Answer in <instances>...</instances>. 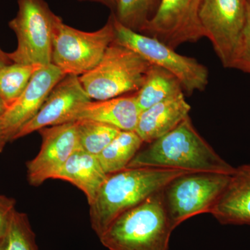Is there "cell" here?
Wrapping results in <instances>:
<instances>
[{
	"instance_id": "obj_3",
	"label": "cell",
	"mask_w": 250,
	"mask_h": 250,
	"mask_svg": "<svg viewBox=\"0 0 250 250\" xmlns=\"http://www.w3.org/2000/svg\"><path fill=\"white\" fill-rule=\"evenodd\" d=\"M162 191L119 215L99 237L102 244L109 250H168L174 228Z\"/></svg>"
},
{
	"instance_id": "obj_10",
	"label": "cell",
	"mask_w": 250,
	"mask_h": 250,
	"mask_svg": "<svg viewBox=\"0 0 250 250\" xmlns=\"http://www.w3.org/2000/svg\"><path fill=\"white\" fill-rule=\"evenodd\" d=\"M202 0H161L159 8L141 34L175 49L205 37L199 14Z\"/></svg>"
},
{
	"instance_id": "obj_1",
	"label": "cell",
	"mask_w": 250,
	"mask_h": 250,
	"mask_svg": "<svg viewBox=\"0 0 250 250\" xmlns=\"http://www.w3.org/2000/svg\"><path fill=\"white\" fill-rule=\"evenodd\" d=\"M127 167H156L227 174H232L235 170V167L224 160L199 134L190 116L167 134L141 147Z\"/></svg>"
},
{
	"instance_id": "obj_24",
	"label": "cell",
	"mask_w": 250,
	"mask_h": 250,
	"mask_svg": "<svg viewBox=\"0 0 250 250\" xmlns=\"http://www.w3.org/2000/svg\"><path fill=\"white\" fill-rule=\"evenodd\" d=\"M229 68L241 70L250 74V4H248L246 25L234 53L233 54Z\"/></svg>"
},
{
	"instance_id": "obj_17",
	"label": "cell",
	"mask_w": 250,
	"mask_h": 250,
	"mask_svg": "<svg viewBox=\"0 0 250 250\" xmlns=\"http://www.w3.org/2000/svg\"><path fill=\"white\" fill-rule=\"evenodd\" d=\"M107 175L98 156L80 149L69 158L53 179H61L73 184L85 194L88 205H90Z\"/></svg>"
},
{
	"instance_id": "obj_23",
	"label": "cell",
	"mask_w": 250,
	"mask_h": 250,
	"mask_svg": "<svg viewBox=\"0 0 250 250\" xmlns=\"http://www.w3.org/2000/svg\"><path fill=\"white\" fill-rule=\"evenodd\" d=\"M0 250H39L26 213L14 212L7 232L0 242Z\"/></svg>"
},
{
	"instance_id": "obj_22",
	"label": "cell",
	"mask_w": 250,
	"mask_h": 250,
	"mask_svg": "<svg viewBox=\"0 0 250 250\" xmlns=\"http://www.w3.org/2000/svg\"><path fill=\"white\" fill-rule=\"evenodd\" d=\"M75 122L78 130L81 149L95 156L103 152L121 131L111 125L98 122Z\"/></svg>"
},
{
	"instance_id": "obj_12",
	"label": "cell",
	"mask_w": 250,
	"mask_h": 250,
	"mask_svg": "<svg viewBox=\"0 0 250 250\" xmlns=\"http://www.w3.org/2000/svg\"><path fill=\"white\" fill-rule=\"evenodd\" d=\"M91 101L77 75H66L55 85L42 107L32 119L23 125L12 141L42 128L71 122L75 112Z\"/></svg>"
},
{
	"instance_id": "obj_20",
	"label": "cell",
	"mask_w": 250,
	"mask_h": 250,
	"mask_svg": "<svg viewBox=\"0 0 250 250\" xmlns=\"http://www.w3.org/2000/svg\"><path fill=\"white\" fill-rule=\"evenodd\" d=\"M161 0H117L113 14L125 27L142 33L156 14Z\"/></svg>"
},
{
	"instance_id": "obj_18",
	"label": "cell",
	"mask_w": 250,
	"mask_h": 250,
	"mask_svg": "<svg viewBox=\"0 0 250 250\" xmlns=\"http://www.w3.org/2000/svg\"><path fill=\"white\" fill-rule=\"evenodd\" d=\"M182 93L183 88L177 77L162 67L151 65L142 86L136 93V102L141 112Z\"/></svg>"
},
{
	"instance_id": "obj_11",
	"label": "cell",
	"mask_w": 250,
	"mask_h": 250,
	"mask_svg": "<svg viewBox=\"0 0 250 250\" xmlns=\"http://www.w3.org/2000/svg\"><path fill=\"white\" fill-rule=\"evenodd\" d=\"M40 152L27 163V179L39 187L54 175L75 152L81 149L76 122L47 126L39 130Z\"/></svg>"
},
{
	"instance_id": "obj_16",
	"label": "cell",
	"mask_w": 250,
	"mask_h": 250,
	"mask_svg": "<svg viewBox=\"0 0 250 250\" xmlns=\"http://www.w3.org/2000/svg\"><path fill=\"white\" fill-rule=\"evenodd\" d=\"M190 109L185 94H181L141 111L135 131L146 144L152 142L178 126Z\"/></svg>"
},
{
	"instance_id": "obj_27",
	"label": "cell",
	"mask_w": 250,
	"mask_h": 250,
	"mask_svg": "<svg viewBox=\"0 0 250 250\" xmlns=\"http://www.w3.org/2000/svg\"><path fill=\"white\" fill-rule=\"evenodd\" d=\"M82 1H91V2L100 3L111 8L113 11H114L115 7H116V0H80Z\"/></svg>"
},
{
	"instance_id": "obj_6",
	"label": "cell",
	"mask_w": 250,
	"mask_h": 250,
	"mask_svg": "<svg viewBox=\"0 0 250 250\" xmlns=\"http://www.w3.org/2000/svg\"><path fill=\"white\" fill-rule=\"evenodd\" d=\"M16 17L9 21L18 39L14 52L8 53L11 62L25 65L52 64L54 27L58 16L45 0H18Z\"/></svg>"
},
{
	"instance_id": "obj_9",
	"label": "cell",
	"mask_w": 250,
	"mask_h": 250,
	"mask_svg": "<svg viewBox=\"0 0 250 250\" xmlns=\"http://www.w3.org/2000/svg\"><path fill=\"white\" fill-rule=\"evenodd\" d=\"M249 0H202L200 23L224 67L229 68L246 25Z\"/></svg>"
},
{
	"instance_id": "obj_28",
	"label": "cell",
	"mask_w": 250,
	"mask_h": 250,
	"mask_svg": "<svg viewBox=\"0 0 250 250\" xmlns=\"http://www.w3.org/2000/svg\"><path fill=\"white\" fill-rule=\"evenodd\" d=\"M12 63L8 57V53L5 52L0 47V67L4 66L6 65Z\"/></svg>"
},
{
	"instance_id": "obj_5",
	"label": "cell",
	"mask_w": 250,
	"mask_h": 250,
	"mask_svg": "<svg viewBox=\"0 0 250 250\" xmlns=\"http://www.w3.org/2000/svg\"><path fill=\"white\" fill-rule=\"evenodd\" d=\"M115 39L113 13L101 29L92 32L70 27L59 17L54 27L52 63L65 75L80 77L98 65Z\"/></svg>"
},
{
	"instance_id": "obj_13",
	"label": "cell",
	"mask_w": 250,
	"mask_h": 250,
	"mask_svg": "<svg viewBox=\"0 0 250 250\" xmlns=\"http://www.w3.org/2000/svg\"><path fill=\"white\" fill-rule=\"evenodd\" d=\"M65 76L52 63L42 66L34 74L22 95L1 118L11 141L23 125L37 114L49 93Z\"/></svg>"
},
{
	"instance_id": "obj_15",
	"label": "cell",
	"mask_w": 250,
	"mask_h": 250,
	"mask_svg": "<svg viewBox=\"0 0 250 250\" xmlns=\"http://www.w3.org/2000/svg\"><path fill=\"white\" fill-rule=\"evenodd\" d=\"M210 214L223 225H250V164L235 167Z\"/></svg>"
},
{
	"instance_id": "obj_31",
	"label": "cell",
	"mask_w": 250,
	"mask_h": 250,
	"mask_svg": "<svg viewBox=\"0 0 250 250\" xmlns=\"http://www.w3.org/2000/svg\"><path fill=\"white\" fill-rule=\"evenodd\" d=\"M116 1H117V0H116Z\"/></svg>"
},
{
	"instance_id": "obj_7",
	"label": "cell",
	"mask_w": 250,
	"mask_h": 250,
	"mask_svg": "<svg viewBox=\"0 0 250 250\" xmlns=\"http://www.w3.org/2000/svg\"><path fill=\"white\" fill-rule=\"evenodd\" d=\"M231 174L188 172L171 180L163 189L166 212L175 229L188 219L213 209Z\"/></svg>"
},
{
	"instance_id": "obj_19",
	"label": "cell",
	"mask_w": 250,
	"mask_h": 250,
	"mask_svg": "<svg viewBox=\"0 0 250 250\" xmlns=\"http://www.w3.org/2000/svg\"><path fill=\"white\" fill-rule=\"evenodd\" d=\"M144 144L135 131H121L98 155L106 174L124 170Z\"/></svg>"
},
{
	"instance_id": "obj_2",
	"label": "cell",
	"mask_w": 250,
	"mask_h": 250,
	"mask_svg": "<svg viewBox=\"0 0 250 250\" xmlns=\"http://www.w3.org/2000/svg\"><path fill=\"white\" fill-rule=\"evenodd\" d=\"M188 171L156 167H126L108 174L89 205L92 229L100 237L122 213L160 191Z\"/></svg>"
},
{
	"instance_id": "obj_26",
	"label": "cell",
	"mask_w": 250,
	"mask_h": 250,
	"mask_svg": "<svg viewBox=\"0 0 250 250\" xmlns=\"http://www.w3.org/2000/svg\"><path fill=\"white\" fill-rule=\"evenodd\" d=\"M11 141L9 135L4 129L2 121L0 118V153L2 152L6 143Z\"/></svg>"
},
{
	"instance_id": "obj_4",
	"label": "cell",
	"mask_w": 250,
	"mask_h": 250,
	"mask_svg": "<svg viewBox=\"0 0 250 250\" xmlns=\"http://www.w3.org/2000/svg\"><path fill=\"white\" fill-rule=\"evenodd\" d=\"M150 66L139 54L114 41L98 65L80 80L91 100H109L139 91Z\"/></svg>"
},
{
	"instance_id": "obj_8",
	"label": "cell",
	"mask_w": 250,
	"mask_h": 250,
	"mask_svg": "<svg viewBox=\"0 0 250 250\" xmlns=\"http://www.w3.org/2000/svg\"><path fill=\"white\" fill-rule=\"evenodd\" d=\"M114 26L115 41L139 54L151 65L172 73L180 82L184 94L192 95L206 89L208 83V68L197 59L177 53L157 39L125 27L115 17Z\"/></svg>"
},
{
	"instance_id": "obj_30",
	"label": "cell",
	"mask_w": 250,
	"mask_h": 250,
	"mask_svg": "<svg viewBox=\"0 0 250 250\" xmlns=\"http://www.w3.org/2000/svg\"><path fill=\"white\" fill-rule=\"evenodd\" d=\"M249 3H250V0H249Z\"/></svg>"
},
{
	"instance_id": "obj_14",
	"label": "cell",
	"mask_w": 250,
	"mask_h": 250,
	"mask_svg": "<svg viewBox=\"0 0 250 250\" xmlns=\"http://www.w3.org/2000/svg\"><path fill=\"white\" fill-rule=\"evenodd\" d=\"M140 113L134 93L102 101L91 100L75 112L71 122H98L121 131H135Z\"/></svg>"
},
{
	"instance_id": "obj_21",
	"label": "cell",
	"mask_w": 250,
	"mask_h": 250,
	"mask_svg": "<svg viewBox=\"0 0 250 250\" xmlns=\"http://www.w3.org/2000/svg\"><path fill=\"white\" fill-rule=\"evenodd\" d=\"M41 65L12 63L0 67V97L8 108L22 95Z\"/></svg>"
},
{
	"instance_id": "obj_25",
	"label": "cell",
	"mask_w": 250,
	"mask_h": 250,
	"mask_svg": "<svg viewBox=\"0 0 250 250\" xmlns=\"http://www.w3.org/2000/svg\"><path fill=\"white\" fill-rule=\"evenodd\" d=\"M16 200L0 195V242L7 232L10 222L16 211Z\"/></svg>"
},
{
	"instance_id": "obj_29",
	"label": "cell",
	"mask_w": 250,
	"mask_h": 250,
	"mask_svg": "<svg viewBox=\"0 0 250 250\" xmlns=\"http://www.w3.org/2000/svg\"><path fill=\"white\" fill-rule=\"evenodd\" d=\"M8 106L4 103V100L0 97V118L4 116V113L7 111Z\"/></svg>"
}]
</instances>
